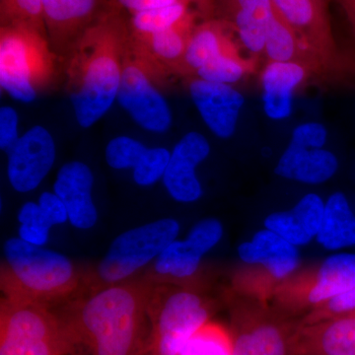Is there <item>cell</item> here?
Listing matches in <instances>:
<instances>
[{
  "label": "cell",
  "mask_w": 355,
  "mask_h": 355,
  "mask_svg": "<svg viewBox=\"0 0 355 355\" xmlns=\"http://www.w3.org/2000/svg\"><path fill=\"white\" fill-rule=\"evenodd\" d=\"M130 39L123 9L111 0L67 53V91L81 128L94 125L116 100Z\"/></svg>",
  "instance_id": "1"
},
{
  "label": "cell",
  "mask_w": 355,
  "mask_h": 355,
  "mask_svg": "<svg viewBox=\"0 0 355 355\" xmlns=\"http://www.w3.org/2000/svg\"><path fill=\"white\" fill-rule=\"evenodd\" d=\"M154 284L125 280L96 289L62 315L74 355H141Z\"/></svg>",
  "instance_id": "2"
},
{
  "label": "cell",
  "mask_w": 355,
  "mask_h": 355,
  "mask_svg": "<svg viewBox=\"0 0 355 355\" xmlns=\"http://www.w3.org/2000/svg\"><path fill=\"white\" fill-rule=\"evenodd\" d=\"M0 286L6 298L46 303L76 291L80 275L64 254L12 237L3 247Z\"/></svg>",
  "instance_id": "3"
},
{
  "label": "cell",
  "mask_w": 355,
  "mask_h": 355,
  "mask_svg": "<svg viewBox=\"0 0 355 355\" xmlns=\"http://www.w3.org/2000/svg\"><path fill=\"white\" fill-rule=\"evenodd\" d=\"M57 53L48 33L27 23L0 26V86L13 99L31 103L55 80Z\"/></svg>",
  "instance_id": "4"
},
{
  "label": "cell",
  "mask_w": 355,
  "mask_h": 355,
  "mask_svg": "<svg viewBox=\"0 0 355 355\" xmlns=\"http://www.w3.org/2000/svg\"><path fill=\"white\" fill-rule=\"evenodd\" d=\"M0 355H74L64 320L46 305L4 298L0 307Z\"/></svg>",
  "instance_id": "5"
},
{
  "label": "cell",
  "mask_w": 355,
  "mask_h": 355,
  "mask_svg": "<svg viewBox=\"0 0 355 355\" xmlns=\"http://www.w3.org/2000/svg\"><path fill=\"white\" fill-rule=\"evenodd\" d=\"M148 331L141 355H180L189 340L209 323L202 296L168 284H154L148 308Z\"/></svg>",
  "instance_id": "6"
},
{
  "label": "cell",
  "mask_w": 355,
  "mask_h": 355,
  "mask_svg": "<svg viewBox=\"0 0 355 355\" xmlns=\"http://www.w3.org/2000/svg\"><path fill=\"white\" fill-rule=\"evenodd\" d=\"M170 76L130 36L116 100L137 125L149 132L162 133L171 127V110L162 94Z\"/></svg>",
  "instance_id": "7"
},
{
  "label": "cell",
  "mask_w": 355,
  "mask_h": 355,
  "mask_svg": "<svg viewBox=\"0 0 355 355\" xmlns=\"http://www.w3.org/2000/svg\"><path fill=\"white\" fill-rule=\"evenodd\" d=\"M180 229L176 219L161 218L116 236L96 268V289L130 279L178 239Z\"/></svg>",
  "instance_id": "8"
},
{
  "label": "cell",
  "mask_w": 355,
  "mask_h": 355,
  "mask_svg": "<svg viewBox=\"0 0 355 355\" xmlns=\"http://www.w3.org/2000/svg\"><path fill=\"white\" fill-rule=\"evenodd\" d=\"M354 286L355 254H336L319 265L296 270L279 284L273 298L287 312H310Z\"/></svg>",
  "instance_id": "9"
},
{
  "label": "cell",
  "mask_w": 355,
  "mask_h": 355,
  "mask_svg": "<svg viewBox=\"0 0 355 355\" xmlns=\"http://www.w3.org/2000/svg\"><path fill=\"white\" fill-rule=\"evenodd\" d=\"M277 12L320 60L327 77L349 74V55H343L331 29L327 0H272Z\"/></svg>",
  "instance_id": "10"
},
{
  "label": "cell",
  "mask_w": 355,
  "mask_h": 355,
  "mask_svg": "<svg viewBox=\"0 0 355 355\" xmlns=\"http://www.w3.org/2000/svg\"><path fill=\"white\" fill-rule=\"evenodd\" d=\"M326 128L319 123H306L292 132L291 144L275 168L277 176L299 183L318 184L329 181L338 169V160L323 148Z\"/></svg>",
  "instance_id": "11"
},
{
  "label": "cell",
  "mask_w": 355,
  "mask_h": 355,
  "mask_svg": "<svg viewBox=\"0 0 355 355\" xmlns=\"http://www.w3.org/2000/svg\"><path fill=\"white\" fill-rule=\"evenodd\" d=\"M7 176L13 190L29 193L38 188L55 164L57 149L53 135L34 125L7 148Z\"/></svg>",
  "instance_id": "12"
},
{
  "label": "cell",
  "mask_w": 355,
  "mask_h": 355,
  "mask_svg": "<svg viewBox=\"0 0 355 355\" xmlns=\"http://www.w3.org/2000/svg\"><path fill=\"white\" fill-rule=\"evenodd\" d=\"M297 327L265 313L238 317L230 334L232 355H295Z\"/></svg>",
  "instance_id": "13"
},
{
  "label": "cell",
  "mask_w": 355,
  "mask_h": 355,
  "mask_svg": "<svg viewBox=\"0 0 355 355\" xmlns=\"http://www.w3.org/2000/svg\"><path fill=\"white\" fill-rule=\"evenodd\" d=\"M46 33L55 53H69L111 0H42Z\"/></svg>",
  "instance_id": "14"
},
{
  "label": "cell",
  "mask_w": 355,
  "mask_h": 355,
  "mask_svg": "<svg viewBox=\"0 0 355 355\" xmlns=\"http://www.w3.org/2000/svg\"><path fill=\"white\" fill-rule=\"evenodd\" d=\"M209 153V142L197 132L187 133L175 146L162 179L173 200L191 203L202 198V187L196 169Z\"/></svg>",
  "instance_id": "15"
},
{
  "label": "cell",
  "mask_w": 355,
  "mask_h": 355,
  "mask_svg": "<svg viewBox=\"0 0 355 355\" xmlns=\"http://www.w3.org/2000/svg\"><path fill=\"white\" fill-rule=\"evenodd\" d=\"M189 90L202 120L214 135L229 139L236 130L245 99L230 84L202 79L188 80Z\"/></svg>",
  "instance_id": "16"
},
{
  "label": "cell",
  "mask_w": 355,
  "mask_h": 355,
  "mask_svg": "<svg viewBox=\"0 0 355 355\" xmlns=\"http://www.w3.org/2000/svg\"><path fill=\"white\" fill-rule=\"evenodd\" d=\"M93 184L92 170L80 161H70L58 170L53 193L64 203L69 223L74 228L88 230L98 222V210L92 197Z\"/></svg>",
  "instance_id": "17"
},
{
  "label": "cell",
  "mask_w": 355,
  "mask_h": 355,
  "mask_svg": "<svg viewBox=\"0 0 355 355\" xmlns=\"http://www.w3.org/2000/svg\"><path fill=\"white\" fill-rule=\"evenodd\" d=\"M295 355H355V311L314 324H298Z\"/></svg>",
  "instance_id": "18"
},
{
  "label": "cell",
  "mask_w": 355,
  "mask_h": 355,
  "mask_svg": "<svg viewBox=\"0 0 355 355\" xmlns=\"http://www.w3.org/2000/svg\"><path fill=\"white\" fill-rule=\"evenodd\" d=\"M232 28L222 19H205L197 25L189 42L179 76L193 78L200 69L239 53L230 31Z\"/></svg>",
  "instance_id": "19"
},
{
  "label": "cell",
  "mask_w": 355,
  "mask_h": 355,
  "mask_svg": "<svg viewBox=\"0 0 355 355\" xmlns=\"http://www.w3.org/2000/svg\"><path fill=\"white\" fill-rule=\"evenodd\" d=\"M222 20L237 33L243 46L254 55L265 51L266 32L277 12L272 0H214Z\"/></svg>",
  "instance_id": "20"
},
{
  "label": "cell",
  "mask_w": 355,
  "mask_h": 355,
  "mask_svg": "<svg viewBox=\"0 0 355 355\" xmlns=\"http://www.w3.org/2000/svg\"><path fill=\"white\" fill-rule=\"evenodd\" d=\"M312 71L304 65L292 62H268L261 73L263 107L275 120L286 119L291 113L294 91L307 81Z\"/></svg>",
  "instance_id": "21"
},
{
  "label": "cell",
  "mask_w": 355,
  "mask_h": 355,
  "mask_svg": "<svg viewBox=\"0 0 355 355\" xmlns=\"http://www.w3.org/2000/svg\"><path fill=\"white\" fill-rule=\"evenodd\" d=\"M200 13L196 12L178 24L146 36H133V41L171 74L179 76L184 55Z\"/></svg>",
  "instance_id": "22"
},
{
  "label": "cell",
  "mask_w": 355,
  "mask_h": 355,
  "mask_svg": "<svg viewBox=\"0 0 355 355\" xmlns=\"http://www.w3.org/2000/svg\"><path fill=\"white\" fill-rule=\"evenodd\" d=\"M263 53L268 62H292L304 65L313 73L327 76L323 65L316 55L303 44L277 11L266 32Z\"/></svg>",
  "instance_id": "23"
},
{
  "label": "cell",
  "mask_w": 355,
  "mask_h": 355,
  "mask_svg": "<svg viewBox=\"0 0 355 355\" xmlns=\"http://www.w3.org/2000/svg\"><path fill=\"white\" fill-rule=\"evenodd\" d=\"M203 256L186 240H175L153 261L146 279L154 284H180L195 277Z\"/></svg>",
  "instance_id": "24"
},
{
  "label": "cell",
  "mask_w": 355,
  "mask_h": 355,
  "mask_svg": "<svg viewBox=\"0 0 355 355\" xmlns=\"http://www.w3.org/2000/svg\"><path fill=\"white\" fill-rule=\"evenodd\" d=\"M317 242L330 251L355 246V216L342 191L329 198Z\"/></svg>",
  "instance_id": "25"
},
{
  "label": "cell",
  "mask_w": 355,
  "mask_h": 355,
  "mask_svg": "<svg viewBox=\"0 0 355 355\" xmlns=\"http://www.w3.org/2000/svg\"><path fill=\"white\" fill-rule=\"evenodd\" d=\"M196 12L202 15L196 7L188 3L171 4L140 11L132 14L128 19L130 34L133 36H146L162 31L182 22Z\"/></svg>",
  "instance_id": "26"
},
{
  "label": "cell",
  "mask_w": 355,
  "mask_h": 355,
  "mask_svg": "<svg viewBox=\"0 0 355 355\" xmlns=\"http://www.w3.org/2000/svg\"><path fill=\"white\" fill-rule=\"evenodd\" d=\"M180 355H232V338L222 327L209 322L191 336Z\"/></svg>",
  "instance_id": "27"
},
{
  "label": "cell",
  "mask_w": 355,
  "mask_h": 355,
  "mask_svg": "<svg viewBox=\"0 0 355 355\" xmlns=\"http://www.w3.org/2000/svg\"><path fill=\"white\" fill-rule=\"evenodd\" d=\"M18 237L35 246L44 247L50 239L51 226L46 220L39 203L28 202L18 212Z\"/></svg>",
  "instance_id": "28"
},
{
  "label": "cell",
  "mask_w": 355,
  "mask_h": 355,
  "mask_svg": "<svg viewBox=\"0 0 355 355\" xmlns=\"http://www.w3.org/2000/svg\"><path fill=\"white\" fill-rule=\"evenodd\" d=\"M27 23L46 30L42 0H0V25Z\"/></svg>",
  "instance_id": "29"
},
{
  "label": "cell",
  "mask_w": 355,
  "mask_h": 355,
  "mask_svg": "<svg viewBox=\"0 0 355 355\" xmlns=\"http://www.w3.org/2000/svg\"><path fill=\"white\" fill-rule=\"evenodd\" d=\"M148 147L132 137H114L109 142L105 150L106 162L116 170L135 169Z\"/></svg>",
  "instance_id": "30"
},
{
  "label": "cell",
  "mask_w": 355,
  "mask_h": 355,
  "mask_svg": "<svg viewBox=\"0 0 355 355\" xmlns=\"http://www.w3.org/2000/svg\"><path fill=\"white\" fill-rule=\"evenodd\" d=\"M171 153L164 147L147 148L146 153L132 170L135 183L141 187H149L163 179Z\"/></svg>",
  "instance_id": "31"
},
{
  "label": "cell",
  "mask_w": 355,
  "mask_h": 355,
  "mask_svg": "<svg viewBox=\"0 0 355 355\" xmlns=\"http://www.w3.org/2000/svg\"><path fill=\"white\" fill-rule=\"evenodd\" d=\"M263 225L268 230L272 231L282 239L296 247L309 244L313 239L306 233L291 210L273 212L266 216Z\"/></svg>",
  "instance_id": "32"
},
{
  "label": "cell",
  "mask_w": 355,
  "mask_h": 355,
  "mask_svg": "<svg viewBox=\"0 0 355 355\" xmlns=\"http://www.w3.org/2000/svg\"><path fill=\"white\" fill-rule=\"evenodd\" d=\"M326 203L316 193H308L291 209L294 216L312 238H316L323 224Z\"/></svg>",
  "instance_id": "33"
},
{
  "label": "cell",
  "mask_w": 355,
  "mask_h": 355,
  "mask_svg": "<svg viewBox=\"0 0 355 355\" xmlns=\"http://www.w3.org/2000/svg\"><path fill=\"white\" fill-rule=\"evenodd\" d=\"M352 311H355V286L311 310L303 318L300 324H314L326 321V320L349 314Z\"/></svg>",
  "instance_id": "34"
},
{
  "label": "cell",
  "mask_w": 355,
  "mask_h": 355,
  "mask_svg": "<svg viewBox=\"0 0 355 355\" xmlns=\"http://www.w3.org/2000/svg\"><path fill=\"white\" fill-rule=\"evenodd\" d=\"M223 225L218 219L209 218L198 221L189 233L186 241L202 256L220 242L223 237Z\"/></svg>",
  "instance_id": "35"
},
{
  "label": "cell",
  "mask_w": 355,
  "mask_h": 355,
  "mask_svg": "<svg viewBox=\"0 0 355 355\" xmlns=\"http://www.w3.org/2000/svg\"><path fill=\"white\" fill-rule=\"evenodd\" d=\"M123 10L128 11L130 15L155 8V7L171 6L176 3H188L198 9L205 19L211 18L212 13L216 10L214 0H113Z\"/></svg>",
  "instance_id": "36"
},
{
  "label": "cell",
  "mask_w": 355,
  "mask_h": 355,
  "mask_svg": "<svg viewBox=\"0 0 355 355\" xmlns=\"http://www.w3.org/2000/svg\"><path fill=\"white\" fill-rule=\"evenodd\" d=\"M39 205L44 218L53 227L69 221L67 207L55 193L44 191L39 198Z\"/></svg>",
  "instance_id": "37"
},
{
  "label": "cell",
  "mask_w": 355,
  "mask_h": 355,
  "mask_svg": "<svg viewBox=\"0 0 355 355\" xmlns=\"http://www.w3.org/2000/svg\"><path fill=\"white\" fill-rule=\"evenodd\" d=\"M18 114L11 107H2L0 110V147L6 150L19 139L18 135Z\"/></svg>",
  "instance_id": "38"
},
{
  "label": "cell",
  "mask_w": 355,
  "mask_h": 355,
  "mask_svg": "<svg viewBox=\"0 0 355 355\" xmlns=\"http://www.w3.org/2000/svg\"><path fill=\"white\" fill-rule=\"evenodd\" d=\"M345 13L355 38V0H335Z\"/></svg>",
  "instance_id": "39"
},
{
  "label": "cell",
  "mask_w": 355,
  "mask_h": 355,
  "mask_svg": "<svg viewBox=\"0 0 355 355\" xmlns=\"http://www.w3.org/2000/svg\"><path fill=\"white\" fill-rule=\"evenodd\" d=\"M349 74L355 76V57H350Z\"/></svg>",
  "instance_id": "40"
}]
</instances>
